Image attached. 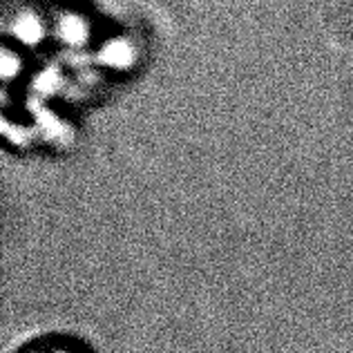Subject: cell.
<instances>
[{
    "instance_id": "1",
    "label": "cell",
    "mask_w": 353,
    "mask_h": 353,
    "mask_svg": "<svg viewBox=\"0 0 353 353\" xmlns=\"http://www.w3.org/2000/svg\"><path fill=\"white\" fill-rule=\"evenodd\" d=\"M30 353H81V351L72 349V347H45V349H36Z\"/></svg>"
}]
</instances>
